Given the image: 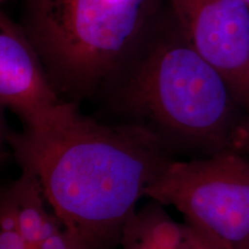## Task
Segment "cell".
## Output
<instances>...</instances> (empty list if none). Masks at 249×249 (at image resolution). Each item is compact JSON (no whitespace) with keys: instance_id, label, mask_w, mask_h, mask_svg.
<instances>
[{"instance_id":"obj_1","label":"cell","mask_w":249,"mask_h":249,"mask_svg":"<svg viewBox=\"0 0 249 249\" xmlns=\"http://www.w3.org/2000/svg\"><path fill=\"white\" fill-rule=\"evenodd\" d=\"M8 143L79 249H108L120 241L145 189L173 160L150 130L101 123L81 113L76 103L49 126L11 132Z\"/></svg>"},{"instance_id":"obj_2","label":"cell","mask_w":249,"mask_h":249,"mask_svg":"<svg viewBox=\"0 0 249 249\" xmlns=\"http://www.w3.org/2000/svg\"><path fill=\"white\" fill-rule=\"evenodd\" d=\"M104 95L121 121L150 130L172 152L249 149V111L174 18L157 23Z\"/></svg>"},{"instance_id":"obj_3","label":"cell","mask_w":249,"mask_h":249,"mask_svg":"<svg viewBox=\"0 0 249 249\" xmlns=\"http://www.w3.org/2000/svg\"><path fill=\"white\" fill-rule=\"evenodd\" d=\"M158 0H21L20 24L59 97L104 93L148 38Z\"/></svg>"},{"instance_id":"obj_4","label":"cell","mask_w":249,"mask_h":249,"mask_svg":"<svg viewBox=\"0 0 249 249\" xmlns=\"http://www.w3.org/2000/svg\"><path fill=\"white\" fill-rule=\"evenodd\" d=\"M144 197L176 208L222 249H249V161L240 152L172 160Z\"/></svg>"},{"instance_id":"obj_5","label":"cell","mask_w":249,"mask_h":249,"mask_svg":"<svg viewBox=\"0 0 249 249\" xmlns=\"http://www.w3.org/2000/svg\"><path fill=\"white\" fill-rule=\"evenodd\" d=\"M177 24L196 51L229 82L249 111V2L167 0Z\"/></svg>"},{"instance_id":"obj_6","label":"cell","mask_w":249,"mask_h":249,"mask_svg":"<svg viewBox=\"0 0 249 249\" xmlns=\"http://www.w3.org/2000/svg\"><path fill=\"white\" fill-rule=\"evenodd\" d=\"M0 103L30 129L54 123L71 103L59 97L20 24L1 9Z\"/></svg>"},{"instance_id":"obj_7","label":"cell","mask_w":249,"mask_h":249,"mask_svg":"<svg viewBox=\"0 0 249 249\" xmlns=\"http://www.w3.org/2000/svg\"><path fill=\"white\" fill-rule=\"evenodd\" d=\"M182 239L183 225L174 222L154 201L129 217L119 242L123 249H173Z\"/></svg>"},{"instance_id":"obj_8","label":"cell","mask_w":249,"mask_h":249,"mask_svg":"<svg viewBox=\"0 0 249 249\" xmlns=\"http://www.w3.org/2000/svg\"><path fill=\"white\" fill-rule=\"evenodd\" d=\"M0 249H29L18 225L9 185L0 189Z\"/></svg>"},{"instance_id":"obj_9","label":"cell","mask_w":249,"mask_h":249,"mask_svg":"<svg viewBox=\"0 0 249 249\" xmlns=\"http://www.w3.org/2000/svg\"><path fill=\"white\" fill-rule=\"evenodd\" d=\"M38 249H79L52 213L46 232Z\"/></svg>"},{"instance_id":"obj_10","label":"cell","mask_w":249,"mask_h":249,"mask_svg":"<svg viewBox=\"0 0 249 249\" xmlns=\"http://www.w3.org/2000/svg\"><path fill=\"white\" fill-rule=\"evenodd\" d=\"M183 249H222L207 235L194 229L183 225Z\"/></svg>"},{"instance_id":"obj_11","label":"cell","mask_w":249,"mask_h":249,"mask_svg":"<svg viewBox=\"0 0 249 249\" xmlns=\"http://www.w3.org/2000/svg\"><path fill=\"white\" fill-rule=\"evenodd\" d=\"M5 111L6 107L0 103V166L8 160L12 154L8 143V136L11 134V130L7 128Z\"/></svg>"},{"instance_id":"obj_12","label":"cell","mask_w":249,"mask_h":249,"mask_svg":"<svg viewBox=\"0 0 249 249\" xmlns=\"http://www.w3.org/2000/svg\"><path fill=\"white\" fill-rule=\"evenodd\" d=\"M246 1H247V2H249V0H246Z\"/></svg>"}]
</instances>
